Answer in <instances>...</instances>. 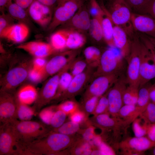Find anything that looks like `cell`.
<instances>
[{"mask_svg":"<svg viewBox=\"0 0 155 155\" xmlns=\"http://www.w3.org/2000/svg\"><path fill=\"white\" fill-rule=\"evenodd\" d=\"M125 31L119 26L114 24L113 38L116 48L119 50L123 58H128L130 51L131 40Z\"/></svg>","mask_w":155,"mask_h":155,"instance_id":"44dd1931","label":"cell"},{"mask_svg":"<svg viewBox=\"0 0 155 155\" xmlns=\"http://www.w3.org/2000/svg\"><path fill=\"white\" fill-rule=\"evenodd\" d=\"M84 0H59L53 16L49 26L52 31L68 21L82 6Z\"/></svg>","mask_w":155,"mask_h":155,"instance_id":"8992f818","label":"cell"},{"mask_svg":"<svg viewBox=\"0 0 155 155\" xmlns=\"http://www.w3.org/2000/svg\"><path fill=\"white\" fill-rule=\"evenodd\" d=\"M131 10L138 13L143 6L149 0H125Z\"/></svg>","mask_w":155,"mask_h":155,"instance_id":"f6af8a7d","label":"cell"},{"mask_svg":"<svg viewBox=\"0 0 155 155\" xmlns=\"http://www.w3.org/2000/svg\"><path fill=\"white\" fill-rule=\"evenodd\" d=\"M140 117L148 124L155 123V104L150 101Z\"/></svg>","mask_w":155,"mask_h":155,"instance_id":"f35d334b","label":"cell"},{"mask_svg":"<svg viewBox=\"0 0 155 155\" xmlns=\"http://www.w3.org/2000/svg\"><path fill=\"white\" fill-rule=\"evenodd\" d=\"M67 30V48L69 50H77L84 45L86 39L82 33L73 29H69Z\"/></svg>","mask_w":155,"mask_h":155,"instance_id":"603a6c76","label":"cell"},{"mask_svg":"<svg viewBox=\"0 0 155 155\" xmlns=\"http://www.w3.org/2000/svg\"><path fill=\"white\" fill-rule=\"evenodd\" d=\"M95 69L88 66L84 72L73 77L67 90L58 99L73 97L80 92L88 84Z\"/></svg>","mask_w":155,"mask_h":155,"instance_id":"9a60e30c","label":"cell"},{"mask_svg":"<svg viewBox=\"0 0 155 155\" xmlns=\"http://www.w3.org/2000/svg\"><path fill=\"white\" fill-rule=\"evenodd\" d=\"M84 58L89 66L96 68L98 66L102 53L98 48L90 46L86 47L83 52Z\"/></svg>","mask_w":155,"mask_h":155,"instance_id":"83f0119b","label":"cell"},{"mask_svg":"<svg viewBox=\"0 0 155 155\" xmlns=\"http://www.w3.org/2000/svg\"><path fill=\"white\" fill-rule=\"evenodd\" d=\"M155 146V142L145 136L130 137L122 141L119 144L124 153L130 155L140 154Z\"/></svg>","mask_w":155,"mask_h":155,"instance_id":"5bb4252c","label":"cell"},{"mask_svg":"<svg viewBox=\"0 0 155 155\" xmlns=\"http://www.w3.org/2000/svg\"><path fill=\"white\" fill-rule=\"evenodd\" d=\"M114 48L110 47L102 54L98 66L93 76L110 74L121 72L123 67V57Z\"/></svg>","mask_w":155,"mask_h":155,"instance_id":"9c48e42d","label":"cell"},{"mask_svg":"<svg viewBox=\"0 0 155 155\" xmlns=\"http://www.w3.org/2000/svg\"><path fill=\"white\" fill-rule=\"evenodd\" d=\"M77 50H68L53 57L42 70V80L56 74L70 64L77 56Z\"/></svg>","mask_w":155,"mask_h":155,"instance_id":"8fae6325","label":"cell"},{"mask_svg":"<svg viewBox=\"0 0 155 155\" xmlns=\"http://www.w3.org/2000/svg\"><path fill=\"white\" fill-rule=\"evenodd\" d=\"M71 63L51 76L38 92L37 98L32 107L35 112H39L42 107L53 100L57 92L60 76L63 72L69 69Z\"/></svg>","mask_w":155,"mask_h":155,"instance_id":"ba28073f","label":"cell"},{"mask_svg":"<svg viewBox=\"0 0 155 155\" xmlns=\"http://www.w3.org/2000/svg\"><path fill=\"white\" fill-rule=\"evenodd\" d=\"M92 140V143L94 145L98 147L102 142L101 138L98 136H94Z\"/></svg>","mask_w":155,"mask_h":155,"instance_id":"94428289","label":"cell"},{"mask_svg":"<svg viewBox=\"0 0 155 155\" xmlns=\"http://www.w3.org/2000/svg\"><path fill=\"white\" fill-rule=\"evenodd\" d=\"M99 98L92 96L84 98V108L87 113H91L94 111Z\"/></svg>","mask_w":155,"mask_h":155,"instance_id":"ee69618b","label":"cell"},{"mask_svg":"<svg viewBox=\"0 0 155 155\" xmlns=\"http://www.w3.org/2000/svg\"><path fill=\"white\" fill-rule=\"evenodd\" d=\"M29 34L28 27L25 23L20 22L11 25L0 32L1 38L15 43L24 41Z\"/></svg>","mask_w":155,"mask_h":155,"instance_id":"d6986e66","label":"cell"},{"mask_svg":"<svg viewBox=\"0 0 155 155\" xmlns=\"http://www.w3.org/2000/svg\"><path fill=\"white\" fill-rule=\"evenodd\" d=\"M141 114L135 105L124 104L119 111L118 117L129 125Z\"/></svg>","mask_w":155,"mask_h":155,"instance_id":"484cf974","label":"cell"},{"mask_svg":"<svg viewBox=\"0 0 155 155\" xmlns=\"http://www.w3.org/2000/svg\"><path fill=\"white\" fill-rule=\"evenodd\" d=\"M79 128V123L71 121L64 123L60 127L55 129V131L69 135L77 132Z\"/></svg>","mask_w":155,"mask_h":155,"instance_id":"8d00e7d4","label":"cell"},{"mask_svg":"<svg viewBox=\"0 0 155 155\" xmlns=\"http://www.w3.org/2000/svg\"><path fill=\"white\" fill-rule=\"evenodd\" d=\"M142 42L139 72V88L146 85L150 80L155 78V64L148 49L142 41Z\"/></svg>","mask_w":155,"mask_h":155,"instance_id":"2e32d148","label":"cell"},{"mask_svg":"<svg viewBox=\"0 0 155 155\" xmlns=\"http://www.w3.org/2000/svg\"><path fill=\"white\" fill-rule=\"evenodd\" d=\"M101 0V1H102V2H102L103 0Z\"/></svg>","mask_w":155,"mask_h":155,"instance_id":"03108f58","label":"cell"},{"mask_svg":"<svg viewBox=\"0 0 155 155\" xmlns=\"http://www.w3.org/2000/svg\"><path fill=\"white\" fill-rule=\"evenodd\" d=\"M66 114L63 111L58 109L57 111L54 112L50 125L55 129L59 127L64 123L66 117Z\"/></svg>","mask_w":155,"mask_h":155,"instance_id":"ab89813d","label":"cell"},{"mask_svg":"<svg viewBox=\"0 0 155 155\" xmlns=\"http://www.w3.org/2000/svg\"><path fill=\"white\" fill-rule=\"evenodd\" d=\"M71 142L69 136L51 131L45 136L26 145L23 148L22 155L54 154L66 149Z\"/></svg>","mask_w":155,"mask_h":155,"instance_id":"6da1fadb","label":"cell"},{"mask_svg":"<svg viewBox=\"0 0 155 155\" xmlns=\"http://www.w3.org/2000/svg\"><path fill=\"white\" fill-rule=\"evenodd\" d=\"M146 135L150 140L155 142V123L148 124Z\"/></svg>","mask_w":155,"mask_h":155,"instance_id":"f5cc1de1","label":"cell"},{"mask_svg":"<svg viewBox=\"0 0 155 155\" xmlns=\"http://www.w3.org/2000/svg\"><path fill=\"white\" fill-rule=\"evenodd\" d=\"M16 105V117L20 121L30 120L35 112L32 107L21 102L15 95Z\"/></svg>","mask_w":155,"mask_h":155,"instance_id":"f1b7e54d","label":"cell"},{"mask_svg":"<svg viewBox=\"0 0 155 155\" xmlns=\"http://www.w3.org/2000/svg\"><path fill=\"white\" fill-rule=\"evenodd\" d=\"M12 1H10L5 6L9 15L19 20L26 19L27 14L25 9Z\"/></svg>","mask_w":155,"mask_h":155,"instance_id":"4dcf8cb0","label":"cell"},{"mask_svg":"<svg viewBox=\"0 0 155 155\" xmlns=\"http://www.w3.org/2000/svg\"><path fill=\"white\" fill-rule=\"evenodd\" d=\"M141 118H136L132 122V129L135 136L141 137L146 135L148 124L145 121L142 123Z\"/></svg>","mask_w":155,"mask_h":155,"instance_id":"74e56055","label":"cell"},{"mask_svg":"<svg viewBox=\"0 0 155 155\" xmlns=\"http://www.w3.org/2000/svg\"><path fill=\"white\" fill-rule=\"evenodd\" d=\"M41 3L50 7L53 5L57 2H58L59 0H36Z\"/></svg>","mask_w":155,"mask_h":155,"instance_id":"91938a15","label":"cell"},{"mask_svg":"<svg viewBox=\"0 0 155 155\" xmlns=\"http://www.w3.org/2000/svg\"><path fill=\"white\" fill-rule=\"evenodd\" d=\"M16 119L15 94L0 90V125L10 123Z\"/></svg>","mask_w":155,"mask_h":155,"instance_id":"4fadbf2b","label":"cell"},{"mask_svg":"<svg viewBox=\"0 0 155 155\" xmlns=\"http://www.w3.org/2000/svg\"><path fill=\"white\" fill-rule=\"evenodd\" d=\"M28 77L33 82H38L42 80V71H38L32 68L29 71Z\"/></svg>","mask_w":155,"mask_h":155,"instance_id":"681fc988","label":"cell"},{"mask_svg":"<svg viewBox=\"0 0 155 155\" xmlns=\"http://www.w3.org/2000/svg\"><path fill=\"white\" fill-rule=\"evenodd\" d=\"M151 86H145L144 85L139 88L136 106L137 109L140 112L141 114L144 111L150 102V91Z\"/></svg>","mask_w":155,"mask_h":155,"instance_id":"f546056e","label":"cell"},{"mask_svg":"<svg viewBox=\"0 0 155 155\" xmlns=\"http://www.w3.org/2000/svg\"><path fill=\"white\" fill-rule=\"evenodd\" d=\"M140 35L141 40L148 49L151 57L155 64V47L150 40L147 36Z\"/></svg>","mask_w":155,"mask_h":155,"instance_id":"bcb514c9","label":"cell"},{"mask_svg":"<svg viewBox=\"0 0 155 155\" xmlns=\"http://www.w3.org/2000/svg\"><path fill=\"white\" fill-rule=\"evenodd\" d=\"M8 17L3 13L0 17V32L8 26L12 24L8 21Z\"/></svg>","mask_w":155,"mask_h":155,"instance_id":"db71d44e","label":"cell"},{"mask_svg":"<svg viewBox=\"0 0 155 155\" xmlns=\"http://www.w3.org/2000/svg\"><path fill=\"white\" fill-rule=\"evenodd\" d=\"M101 19L92 18L91 20L89 29L92 37L94 40L98 42L100 41L103 39Z\"/></svg>","mask_w":155,"mask_h":155,"instance_id":"836d02e7","label":"cell"},{"mask_svg":"<svg viewBox=\"0 0 155 155\" xmlns=\"http://www.w3.org/2000/svg\"><path fill=\"white\" fill-rule=\"evenodd\" d=\"M18 155L19 146L11 123L0 125V155Z\"/></svg>","mask_w":155,"mask_h":155,"instance_id":"7c38bea8","label":"cell"},{"mask_svg":"<svg viewBox=\"0 0 155 155\" xmlns=\"http://www.w3.org/2000/svg\"><path fill=\"white\" fill-rule=\"evenodd\" d=\"M122 75L121 72L93 76L87 86L84 98L95 96L100 97L111 88Z\"/></svg>","mask_w":155,"mask_h":155,"instance_id":"52a82bcc","label":"cell"},{"mask_svg":"<svg viewBox=\"0 0 155 155\" xmlns=\"http://www.w3.org/2000/svg\"><path fill=\"white\" fill-rule=\"evenodd\" d=\"M38 94L34 86L31 84H27L21 88L15 95L21 102L29 105L34 102Z\"/></svg>","mask_w":155,"mask_h":155,"instance_id":"d4e9b609","label":"cell"},{"mask_svg":"<svg viewBox=\"0 0 155 155\" xmlns=\"http://www.w3.org/2000/svg\"><path fill=\"white\" fill-rule=\"evenodd\" d=\"M84 118V115L83 114L79 112L73 113L70 117L71 121L79 124L83 121Z\"/></svg>","mask_w":155,"mask_h":155,"instance_id":"9f6ffc18","label":"cell"},{"mask_svg":"<svg viewBox=\"0 0 155 155\" xmlns=\"http://www.w3.org/2000/svg\"><path fill=\"white\" fill-rule=\"evenodd\" d=\"M11 0H0V6L1 9L5 7L6 5Z\"/></svg>","mask_w":155,"mask_h":155,"instance_id":"6125c7cd","label":"cell"},{"mask_svg":"<svg viewBox=\"0 0 155 155\" xmlns=\"http://www.w3.org/2000/svg\"><path fill=\"white\" fill-rule=\"evenodd\" d=\"M28 9L31 18L40 26L45 27L49 25L52 18L49 7L34 0Z\"/></svg>","mask_w":155,"mask_h":155,"instance_id":"e0dca14e","label":"cell"},{"mask_svg":"<svg viewBox=\"0 0 155 155\" xmlns=\"http://www.w3.org/2000/svg\"><path fill=\"white\" fill-rule=\"evenodd\" d=\"M128 85L126 77L122 75L108 91V111L113 117L119 118V111L124 104V94Z\"/></svg>","mask_w":155,"mask_h":155,"instance_id":"30bf717a","label":"cell"},{"mask_svg":"<svg viewBox=\"0 0 155 155\" xmlns=\"http://www.w3.org/2000/svg\"><path fill=\"white\" fill-rule=\"evenodd\" d=\"M30 62L15 64L10 67L1 82L0 90L14 94V91L28 76Z\"/></svg>","mask_w":155,"mask_h":155,"instance_id":"5b68a950","label":"cell"},{"mask_svg":"<svg viewBox=\"0 0 155 155\" xmlns=\"http://www.w3.org/2000/svg\"><path fill=\"white\" fill-rule=\"evenodd\" d=\"M131 21L135 30L155 37V19L145 14L132 12Z\"/></svg>","mask_w":155,"mask_h":155,"instance_id":"ac0fdd59","label":"cell"},{"mask_svg":"<svg viewBox=\"0 0 155 155\" xmlns=\"http://www.w3.org/2000/svg\"><path fill=\"white\" fill-rule=\"evenodd\" d=\"M45 58L35 57L32 62V68L38 71H42L47 62Z\"/></svg>","mask_w":155,"mask_h":155,"instance_id":"f907efd6","label":"cell"},{"mask_svg":"<svg viewBox=\"0 0 155 155\" xmlns=\"http://www.w3.org/2000/svg\"><path fill=\"white\" fill-rule=\"evenodd\" d=\"M68 70L64 71L61 75L59 82L57 92L53 100L58 99L66 91L68 87L73 78V76L69 71Z\"/></svg>","mask_w":155,"mask_h":155,"instance_id":"1f68e13d","label":"cell"},{"mask_svg":"<svg viewBox=\"0 0 155 155\" xmlns=\"http://www.w3.org/2000/svg\"><path fill=\"white\" fill-rule=\"evenodd\" d=\"M150 98V101L155 104V84L151 86Z\"/></svg>","mask_w":155,"mask_h":155,"instance_id":"680465c9","label":"cell"},{"mask_svg":"<svg viewBox=\"0 0 155 155\" xmlns=\"http://www.w3.org/2000/svg\"><path fill=\"white\" fill-rule=\"evenodd\" d=\"M16 135L20 155L27 144L46 135L51 131L44 122L16 119L10 123Z\"/></svg>","mask_w":155,"mask_h":155,"instance_id":"7a4b0ae2","label":"cell"},{"mask_svg":"<svg viewBox=\"0 0 155 155\" xmlns=\"http://www.w3.org/2000/svg\"><path fill=\"white\" fill-rule=\"evenodd\" d=\"M67 30H59L51 35L50 44L55 51H61L67 48Z\"/></svg>","mask_w":155,"mask_h":155,"instance_id":"4316f807","label":"cell"},{"mask_svg":"<svg viewBox=\"0 0 155 155\" xmlns=\"http://www.w3.org/2000/svg\"><path fill=\"white\" fill-rule=\"evenodd\" d=\"M107 10L113 24L122 28L131 38L135 34L131 21L132 12L125 0H113L109 10Z\"/></svg>","mask_w":155,"mask_h":155,"instance_id":"3957f363","label":"cell"},{"mask_svg":"<svg viewBox=\"0 0 155 155\" xmlns=\"http://www.w3.org/2000/svg\"><path fill=\"white\" fill-rule=\"evenodd\" d=\"M100 155H115L114 150L108 145L102 142L98 146Z\"/></svg>","mask_w":155,"mask_h":155,"instance_id":"816d5d0a","label":"cell"},{"mask_svg":"<svg viewBox=\"0 0 155 155\" xmlns=\"http://www.w3.org/2000/svg\"><path fill=\"white\" fill-rule=\"evenodd\" d=\"M96 121L100 126L105 128L118 129L128 125L121 119L111 117L106 113L96 115Z\"/></svg>","mask_w":155,"mask_h":155,"instance_id":"cb8c5ba5","label":"cell"},{"mask_svg":"<svg viewBox=\"0 0 155 155\" xmlns=\"http://www.w3.org/2000/svg\"><path fill=\"white\" fill-rule=\"evenodd\" d=\"M139 86L128 85L124 94L123 100L125 104H136L138 97Z\"/></svg>","mask_w":155,"mask_h":155,"instance_id":"d6a6232c","label":"cell"},{"mask_svg":"<svg viewBox=\"0 0 155 155\" xmlns=\"http://www.w3.org/2000/svg\"><path fill=\"white\" fill-rule=\"evenodd\" d=\"M17 48L26 51L35 57L45 58L55 51L50 44L39 41L22 43Z\"/></svg>","mask_w":155,"mask_h":155,"instance_id":"ffe728a7","label":"cell"},{"mask_svg":"<svg viewBox=\"0 0 155 155\" xmlns=\"http://www.w3.org/2000/svg\"><path fill=\"white\" fill-rule=\"evenodd\" d=\"M107 94H104L100 97L98 103L94 111L96 115L106 113L108 108V102Z\"/></svg>","mask_w":155,"mask_h":155,"instance_id":"b9f144b4","label":"cell"},{"mask_svg":"<svg viewBox=\"0 0 155 155\" xmlns=\"http://www.w3.org/2000/svg\"><path fill=\"white\" fill-rule=\"evenodd\" d=\"M34 0H12L24 9H28Z\"/></svg>","mask_w":155,"mask_h":155,"instance_id":"6f0895ef","label":"cell"},{"mask_svg":"<svg viewBox=\"0 0 155 155\" xmlns=\"http://www.w3.org/2000/svg\"><path fill=\"white\" fill-rule=\"evenodd\" d=\"M88 66L84 58L76 57L71 63L68 71L73 77L84 72Z\"/></svg>","mask_w":155,"mask_h":155,"instance_id":"e575fe53","label":"cell"},{"mask_svg":"<svg viewBox=\"0 0 155 155\" xmlns=\"http://www.w3.org/2000/svg\"><path fill=\"white\" fill-rule=\"evenodd\" d=\"M105 13L101 20L103 39L110 47L116 48L113 38L114 24L106 8Z\"/></svg>","mask_w":155,"mask_h":155,"instance_id":"7402d4cb","label":"cell"},{"mask_svg":"<svg viewBox=\"0 0 155 155\" xmlns=\"http://www.w3.org/2000/svg\"><path fill=\"white\" fill-rule=\"evenodd\" d=\"M78 12L79 15L81 31H86L89 30L91 21L89 11L82 6L78 9Z\"/></svg>","mask_w":155,"mask_h":155,"instance_id":"d590c367","label":"cell"},{"mask_svg":"<svg viewBox=\"0 0 155 155\" xmlns=\"http://www.w3.org/2000/svg\"><path fill=\"white\" fill-rule=\"evenodd\" d=\"M138 13L148 15L155 19V0H149Z\"/></svg>","mask_w":155,"mask_h":155,"instance_id":"7bdbcfd3","label":"cell"},{"mask_svg":"<svg viewBox=\"0 0 155 155\" xmlns=\"http://www.w3.org/2000/svg\"><path fill=\"white\" fill-rule=\"evenodd\" d=\"M51 108H49L44 109L40 112L39 114L42 121L46 124H50L52 117L54 113Z\"/></svg>","mask_w":155,"mask_h":155,"instance_id":"c3c4849f","label":"cell"},{"mask_svg":"<svg viewBox=\"0 0 155 155\" xmlns=\"http://www.w3.org/2000/svg\"><path fill=\"white\" fill-rule=\"evenodd\" d=\"M90 14L93 18L101 19L105 13L103 6H100L96 0H90Z\"/></svg>","mask_w":155,"mask_h":155,"instance_id":"60d3db41","label":"cell"},{"mask_svg":"<svg viewBox=\"0 0 155 155\" xmlns=\"http://www.w3.org/2000/svg\"><path fill=\"white\" fill-rule=\"evenodd\" d=\"M94 131L93 128L90 127L84 131L83 135L84 140L89 141L92 140L94 136Z\"/></svg>","mask_w":155,"mask_h":155,"instance_id":"11a10c76","label":"cell"},{"mask_svg":"<svg viewBox=\"0 0 155 155\" xmlns=\"http://www.w3.org/2000/svg\"><path fill=\"white\" fill-rule=\"evenodd\" d=\"M131 38L130 52L126 59L128 64L126 79L128 85L139 87V72L142 42L140 36L135 34Z\"/></svg>","mask_w":155,"mask_h":155,"instance_id":"277c9868","label":"cell"},{"mask_svg":"<svg viewBox=\"0 0 155 155\" xmlns=\"http://www.w3.org/2000/svg\"><path fill=\"white\" fill-rule=\"evenodd\" d=\"M154 148L153 150V154L155 155V146H154Z\"/></svg>","mask_w":155,"mask_h":155,"instance_id":"e7e4bbea","label":"cell"},{"mask_svg":"<svg viewBox=\"0 0 155 155\" xmlns=\"http://www.w3.org/2000/svg\"><path fill=\"white\" fill-rule=\"evenodd\" d=\"M77 106V103L73 101L67 100L60 104L57 108L67 113L74 110Z\"/></svg>","mask_w":155,"mask_h":155,"instance_id":"7dc6e473","label":"cell"},{"mask_svg":"<svg viewBox=\"0 0 155 155\" xmlns=\"http://www.w3.org/2000/svg\"><path fill=\"white\" fill-rule=\"evenodd\" d=\"M147 36V35H146ZM150 40L155 47V37H152L147 36Z\"/></svg>","mask_w":155,"mask_h":155,"instance_id":"be15d7a7","label":"cell"}]
</instances>
